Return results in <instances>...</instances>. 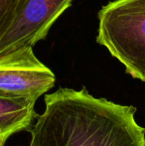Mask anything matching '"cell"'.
I'll use <instances>...</instances> for the list:
<instances>
[{
	"label": "cell",
	"mask_w": 145,
	"mask_h": 146,
	"mask_svg": "<svg viewBox=\"0 0 145 146\" xmlns=\"http://www.w3.org/2000/svg\"><path fill=\"white\" fill-rule=\"evenodd\" d=\"M18 0H0V34L13 15Z\"/></svg>",
	"instance_id": "6"
},
{
	"label": "cell",
	"mask_w": 145,
	"mask_h": 146,
	"mask_svg": "<svg viewBox=\"0 0 145 146\" xmlns=\"http://www.w3.org/2000/svg\"><path fill=\"white\" fill-rule=\"evenodd\" d=\"M136 108L93 96L85 88H59L30 129L29 146H145Z\"/></svg>",
	"instance_id": "1"
},
{
	"label": "cell",
	"mask_w": 145,
	"mask_h": 146,
	"mask_svg": "<svg viewBox=\"0 0 145 146\" xmlns=\"http://www.w3.org/2000/svg\"><path fill=\"white\" fill-rule=\"evenodd\" d=\"M73 0H18L10 21L0 34V58L44 40Z\"/></svg>",
	"instance_id": "3"
},
{
	"label": "cell",
	"mask_w": 145,
	"mask_h": 146,
	"mask_svg": "<svg viewBox=\"0 0 145 146\" xmlns=\"http://www.w3.org/2000/svg\"><path fill=\"white\" fill-rule=\"evenodd\" d=\"M36 100L31 98L0 96V146H4L11 135L32 128L39 117L34 110Z\"/></svg>",
	"instance_id": "5"
},
{
	"label": "cell",
	"mask_w": 145,
	"mask_h": 146,
	"mask_svg": "<svg viewBox=\"0 0 145 146\" xmlns=\"http://www.w3.org/2000/svg\"><path fill=\"white\" fill-rule=\"evenodd\" d=\"M97 43L145 83V0H113L97 14Z\"/></svg>",
	"instance_id": "2"
},
{
	"label": "cell",
	"mask_w": 145,
	"mask_h": 146,
	"mask_svg": "<svg viewBox=\"0 0 145 146\" xmlns=\"http://www.w3.org/2000/svg\"><path fill=\"white\" fill-rule=\"evenodd\" d=\"M56 83L54 73L27 48L0 58V96L37 100Z\"/></svg>",
	"instance_id": "4"
}]
</instances>
